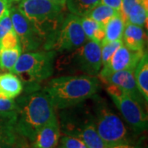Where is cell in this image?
Here are the masks:
<instances>
[{
	"label": "cell",
	"mask_w": 148,
	"mask_h": 148,
	"mask_svg": "<svg viewBox=\"0 0 148 148\" xmlns=\"http://www.w3.org/2000/svg\"><path fill=\"white\" fill-rule=\"evenodd\" d=\"M16 128L19 135L32 142L37 132L54 116L55 109L44 90H32L16 100Z\"/></svg>",
	"instance_id": "6da1fadb"
},
{
	"label": "cell",
	"mask_w": 148,
	"mask_h": 148,
	"mask_svg": "<svg viewBox=\"0 0 148 148\" xmlns=\"http://www.w3.org/2000/svg\"><path fill=\"white\" fill-rule=\"evenodd\" d=\"M99 86V80L94 76H62L50 80L43 90L54 109L64 110L92 98Z\"/></svg>",
	"instance_id": "7a4b0ae2"
},
{
	"label": "cell",
	"mask_w": 148,
	"mask_h": 148,
	"mask_svg": "<svg viewBox=\"0 0 148 148\" xmlns=\"http://www.w3.org/2000/svg\"><path fill=\"white\" fill-rule=\"evenodd\" d=\"M16 7L43 40L44 49L49 50L64 21V7L49 0H21Z\"/></svg>",
	"instance_id": "3957f363"
},
{
	"label": "cell",
	"mask_w": 148,
	"mask_h": 148,
	"mask_svg": "<svg viewBox=\"0 0 148 148\" xmlns=\"http://www.w3.org/2000/svg\"><path fill=\"white\" fill-rule=\"evenodd\" d=\"M84 102L61 110L60 132L79 138L88 148H108L96 131L93 108Z\"/></svg>",
	"instance_id": "277c9868"
},
{
	"label": "cell",
	"mask_w": 148,
	"mask_h": 148,
	"mask_svg": "<svg viewBox=\"0 0 148 148\" xmlns=\"http://www.w3.org/2000/svg\"><path fill=\"white\" fill-rule=\"evenodd\" d=\"M55 57L54 50L21 53L11 73L26 83L40 82L52 76Z\"/></svg>",
	"instance_id": "5b68a950"
},
{
	"label": "cell",
	"mask_w": 148,
	"mask_h": 148,
	"mask_svg": "<svg viewBox=\"0 0 148 148\" xmlns=\"http://www.w3.org/2000/svg\"><path fill=\"white\" fill-rule=\"evenodd\" d=\"M93 106L96 131L107 147L129 143V135L121 119L95 95Z\"/></svg>",
	"instance_id": "8992f818"
},
{
	"label": "cell",
	"mask_w": 148,
	"mask_h": 148,
	"mask_svg": "<svg viewBox=\"0 0 148 148\" xmlns=\"http://www.w3.org/2000/svg\"><path fill=\"white\" fill-rule=\"evenodd\" d=\"M106 90L125 121L135 132L140 133L147 129V114L142 104L132 99L124 90L115 85L109 84Z\"/></svg>",
	"instance_id": "52a82bcc"
},
{
	"label": "cell",
	"mask_w": 148,
	"mask_h": 148,
	"mask_svg": "<svg viewBox=\"0 0 148 148\" xmlns=\"http://www.w3.org/2000/svg\"><path fill=\"white\" fill-rule=\"evenodd\" d=\"M86 40L87 38L81 24V17L70 13L64 17L49 50L58 52L73 51L81 47Z\"/></svg>",
	"instance_id": "ba28073f"
},
{
	"label": "cell",
	"mask_w": 148,
	"mask_h": 148,
	"mask_svg": "<svg viewBox=\"0 0 148 148\" xmlns=\"http://www.w3.org/2000/svg\"><path fill=\"white\" fill-rule=\"evenodd\" d=\"M68 64L73 69L88 76L98 75L101 69V46L89 40L73 51L68 58Z\"/></svg>",
	"instance_id": "9c48e42d"
},
{
	"label": "cell",
	"mask_w": 148,
	"mask_h": 148,
	"mask_svg": "<svg viewBox=\"0 0 148 148\" xmlns=\"http://www.w3.org/2000/svg\"><path fill=\"white\" fill-rule=\"evenodd\" d=\"M13 31L20 40L22 53L36 51L44 45V41L33 29L31 23L16 6H11L9 9Z\"/></svg>",
	"instance_id": "30bf717a"
},
{
	"label": "cell",
	"mask_w": 148,
	"mask_h": 148,
	"mask_svg": "<svg viewBox=\"0 0 148 148\" xmlns=\"http://www.w3.org/2000/svg\"><path fill=\"white\" fill-rule=\"evenodd\" d=\"M145 51H133L123 44L113 54L109 62L103 65V69L99 73L100 78L105 79L106 77L119 71L134 70Z\"/></svg>",
	"instance_id": "8fae6325"
},
{
	"label": "cell",
	"mask_w": 148,
	"mask_h": 148,
	"mask_svg": "<svg viewBox=\"0 0 148 148\" xmlns=\"http://www.w3.org/2000/svg\"><path fill=\"white\" fill-rule=\"evenodd\" d=\"M103 81L107 84L115 85L119 86L122 90H124L127 95H130L132 99L139 102L143 106L147 104L138 89L134 77L133 70H123L115 72L106 77Z\"/></svg>",
	"instance_id": "7c38bea8"
},
{
	"label": "cell",
	"mask_w": 148,
	"mask_h": 148,
	"mask_svg": "<svg viewBox=\"0 0 148 148\" xmlns=\"http://www.w3.org/2000/svg\"><path fill=\"white\" fill-rule=\"evenodd\" d=\"M61 136L58 118L55 114L36 134L32 148H56Z\"/></svg>",
	"instance_id": "4fadbf2b"
},
{
	"label": "cell",
	"mask_w": 148,
	"mask_h": 148,
	"mask_svg": "<svg viewBox=\"0 0 148 148\" xmlns=\"http://www.w3.org/2000/svg\"><path fill=\"white\" fill-rule=\"evenodd\" d=\"M122 40L126 47L133 51H145L147 35L143 27L126 22Z\"/></svg>",
	"instance_id": "5bb4252c"
},
{
	"label": "cell",
	"mask_w": 148,
	"mask_h": 148,
	"mask_svg": "<svg viewBox=\"0 0 148 148\" xmlns=\"http://www.w3.org/2000/svg\"><path fill=\"white\" fill-rule=\"evenodd\" d=\"M23 84L21 79L12 73H0V95L14 100L21 95Z\"/></svg>",
	"instance_id": "9a60e30c"
},
{
	"label": "cell",
	"mask_w": 148,
	"mask_h": 148,
	"mask_svg": "<svg viewBox=\"0 0 148 148\" xmlns=\"http://www.w3.org/2000/svg\"><path fill=\"white\" fill-rule=\"evenodd\" d=\"M16 128V119L0 115V143L14 146L20 141Z\"/></svg>",
	"instance_id": "2e32d148"
},
{
	"label": "cell",
	"mask_w": 148,
	"mask_h": 148,
	"mask_svg": "<svg viewBox=\"0 0 148 148\" xmlns=\"http://www.w3.org/2000/svg\"><path fill=\"white\" fill-rule=\"evenodd\" d=\"M136 83L145 101L148 102V54L146 50L133 70Z\"/></svg>",
	"instance_id": "e0dca14e"
},
{
	"label": "cell",
	"mask_w": 148,
	"mask_h": 148,
	"mask_svg": "<svg viewBox=\"0 0 148 148\" xmlns=\"http://www.w3.org/2000/svg\"><path fill=\"white\" fill-rule=\"evenodd\" d=\"M81 24L85 35L88 40L101 45L106 37L105 26L86 16L81 17Z\"/></svg>",
	"instance_id": "ac0fdd59"
},
{
	"label": "cell",
	"mask_w": 148,
	"mask_h": 148,
	"mask_svg": "<svg viewBox=\"0 0 148 148\" xmlns=\"http://www.w3.org/2000/svg\"><path fill=\"white\" fill-rule=\"evenodd\" d=\"M147 17L148 0H139L129 10L126 22H129L139 27H147Z\"/></svg>",
	"instance_id": "d6986e66"
},
{
	"label": "cell",
	"mask_w": 148,
	"mask_h": 148,
	"mask_svg": "<svg viewBox=\"0 0 148 148\" xmlns=\"http://www.w3.org/2000/svg\"><path fill=\"white\" fill-rule=\"evenodd\" d=\"M124 26H125V21L123 20V18L119 15V14L112 17L110 20L105 25L106 37H105V40L102 44L122 39L123 30H124Z\"/></svg>",
	"instance_id": "ffe728a7"
},
{
	"label": "cell",
	"mask_w": 148,
	"mask_h": 148,
	"mask_svg": "<svg viewBox=\"0 0 148 148\" xmlns=\"http://www.w3.org/2000/svg\"><path fill=\"white\" fill-rule=\"evenodd\" d=\"M101 0H67L66 5L70 13L80 17L86 16Z\"/></svg>",
	"instance_id": "44dd1931"
},
{
	"label": "cell",
	"mask_w": 148,
	"mask_h": 148,
	"mask_svg": "<svg viewBox=\"0 0 148 148\" xmlns=\"http://www.w3.org/2000/svg\"><path fill=\"white\" fill-rule=\"evenodd\" d=\"M22 53L21 45L13 49H0V69L2 71L11 72L16 64L19 56Z\"/></svg>",
	"instance_id": "7402d4cb"
},
{
	"label": "cell",
	"mask_w": 148,
	"mask_h": 148,
	"mask_svg": "<svg viewBox=\"0 0 148 148\" xmlns=\"http://www.w3.org/2000/svg\"><path fill=\"white\" fill-rule=\"evenodd\" d=\"M117 14H119V11L114 9L109 6L99 3L90 11L87 16L105 26L112 17L116 16Z\"/></svg>",
	"instance_id": "603a6c76"
},
{
	"label": "cell",
	"mask_w": 148,
	"mask_h": 148,
	"mask_svg": "<svg viewBox=\"0 0 148 148\" xmlns=\"http://www.w3.org/2000/svg\"><path fill=\"white\" fill-rule=\"evenodd\" d=\"M17 105L16 101L7 99L0 95V115L16 119Z\"/></svg>",
	"instance_id": "cb8c5ba5"
},
{
	"label": "cell",
	"mask_w": 148,
	"mask_h": 148,
	"mask_svg": "<svg viewBox=\"0 0 148 148\" xmlns=\"http://www.w3.org/2000/svg\"><path fill=\"white\" fill-rule=\"evenodd\" d=\"M123 40L122 39L117 40L110 42L105 43L102 44L101 46V62L102 65L106 64L109 60L110 59L113 54L116 52V50L123 45Z\"/></svg>",
	"instance_id": "d4e9b609"
},
{
	"label": "cell",
	"mask_w": 148,
	"mask_h": 148,
	"mask_svg": "<svg viewBox=\"0 0 148 148\" xmlns=\"http://www.w3.org/2000/svg\"><path fill=\"white\" fill-rule=\"evenodd\" d=\"M21 45L19 38L16 32L12 30L8 32L0 40V49H13Z\"/></svg>",
	"instance_id": "484cf974"
},
{
	"label": "cell",
	"mask_w": 148,
	"mask_h": 148,
	"mask_svg": "<svg viewBox=\"0 0 148 148\" xmlns=\"http://www.w3.org/2000/svg\"><path fill=\"white\" fill-rule=\"evenodd\" d=\"M60 148H88L81 139L69 135L60 136Z\"/></svg>",
	"instance_id": "4316f807"
},
{
	"label": "cell",
	"mask_w": 148,
	"mask_h": 148,
	"mask_svg": "<svg viewBox=\"0 0 148 148\" xmlns=\"http://www.w3.org/2000/svg\"><path fill=\"white\" fill-rule=\"evenodd\" d=\"M12 29H13L12 23L10 13H9V10H8L7 11L5 14L0 18V40L8 32H9Z\"/></svg>",
	"instance_id": "83f0119b"
},
{
	"label": "cell",
	"mask_w": 148,
	"mask_h": 148,
	"mask_svg": "<svg viewBox=\"0 0 148 148\" xmlns=\"http://www.w3.org/2000/svg\"><path fill=\"white\" fill-rule=\"evenodd\" d=\"M138 1L139 0H122L121 7H120L119 12V15L123 18V20L125 22L127 21V14L129 12V10L131 9L132 6L138 3Z\"/></svg>",
	"instance_id": "f1b7e54d"
},
{
	"label": "cell",
	"mask_w": 148,
	"mask_h": 148,
	"mask_svg": "<svg viewBox=\"0 0 148 148\" xmlns=\"http://www.w3.org/2000/svg\"><path fill=\"white\" fill-rule=\"evenodd\" d=\"M100 3L109 6L117 11H119L121 7L122 0H101Z\"/></svg>",
	"instance_id": "f546056e"
},
{
	"label": "cell",
	"mask_w": 148,
	"mask_h": 148,
	"mask_svg": "<svg viewBox=\"0 0 148 148\" xmlns=\"http://www.w3.org/2000/svg\"><path fill=\"white\" fill-rule=\"evenodd\" d=\"M12 3L9 0H0V18L5 14L7 11L9 10Z\"/></svg>",
	"instance_id": "4dcf8cb0"
},
{
	"label": "cell",
	"mask_w": 148,
	"mask_h": 148,
	"mask_svg": "<svg viewBox=\"0 0 148 148\" xmlns=\"http://www.w3.org/2000/svg\"><path fill=\"white\" fill-rule=\"evenodd\" d=\"M110 148H141V147L138 146V145H131V144L127 143V144L118 145V146H115V147H113Z\"/></svg>",
	"instance_id": "1f68e13d"
},
{
	"label": "cell",
	"mask_w": 148,
	"mask_h": 148,
	"mask_svg": "<svg viewBox=\"0 0 148 148\" xmlns=\"http://www.w3.org/2000/svg\"><path fill=\"white\" fill-rule=\"evenodd\" d=\"M12 148H31L29 146H28V144H27L26 142H24V141H20L18 143H16V145L13 147Z\"/></svg>",
	"instance_id": "d6a6232c"
},
{
	"label": "cell",
	"mask_w": 148,
	"mask_h": 148,
	"mask_svg": "<svg viewBox=\"0 0 148 148\" xmlns=\"http://www.w3.org/2000/svg\"><path fill=\"white\" fill-rule=\"evenodd\" d=\"M49 1L53 2L54 3H57L58 5L63 6V7L66 5V2H67V0H49Z\"/></svg>",
	"instance_id": "836d02e7"
},
{
	"label": "cell",
	"mask_w": 148,
	"mask_h": 148,
	"mask_svg": "<svg viewBox=\"0 0 148 148\" xmlns=\"http://www.w3.org/2000/svg\"><path fill=\"white\" fill-rule=\"evenodd\" d=\"M14 146H15V145H14ZM14 146L8 145V144H4V143H0V148H12Z\"/></svg>",
	"instance_id": "e575fe53"
},
{
	"label": "cell",
	"mask_w": 148,
	"mask_h": 148,
	"mask_svg": "<svg viewBox=\"0 0 148 148\" xmlns=\"http://www.w3.org/2000/svg\"><path fill=\"white\" fill-rule=\"evenodd\" d=\"M11 3H12H12H17V2H20V0H9Z\"/></svg>",
	"instance_id": "d590c367"
},
{
	"label": "cell",
	"mask_w": 148,
	"mask_h": 148,
	"mask_svg": "<svg viewBox=\"0 0 148 148\" xmlns=\"http://www.w3.org/2000/svg\"><path fill=\"white\" fill-rule=\"evenodd\" d=\"M1 71H2V70H1V69H0V73H1Z\"/></svg>",
	"instance_id": "8d00e7d4"
},
{
	"label": "cell",
	"mask_w": 148,
	"mask_h": 148,
	"mask_svg": "<svg viewBox=\"0 0 148 148\" xmlns=\"http://www.w3.org/2000/svg\"><path fill=\"white\" fill-rule=\"evenodd\" d=\"M20 1H21V0H20Z\"/></svg>",
	"instance_id": "74e56055"
}]
</instances>
